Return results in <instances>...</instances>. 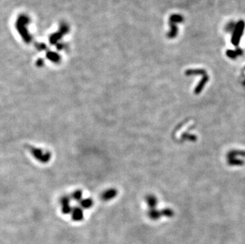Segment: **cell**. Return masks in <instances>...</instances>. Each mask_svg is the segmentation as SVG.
Listing matches in <instances>:
<instances>
[{
  "instance_id": "cell-2",
  "label": "cell",
  "mask_w": 245,
  "mask_h": 244,
  "mask_svg": "<svg viewBox=\"0 0 245 244\" xmlns=\"http://www.w3.org/2000/svg\"><path fill=\"white\" fill-rule=\"evenodd\" d=\"M243 29H244V22L243 21H241L237 25V29H236V33H235L233 38V43L236 45H237L238 43H239V40L241 36H242Z\"/></svg>"
},
{
  "instance_id": "cell-3",
  "label": "cell",
  "mask_w": 245,
  "mask_h": 244,
  "mask_svg": "<svg viewBox=\"0 0 245 244\" xmlns=\"http://www.w3.org/2000/svg\"><path fill=\"white\" fill-rule=\"evenodd\" d=\"M83 217V210H82L80 208H75L73 209L72 211V219L74 220H76V221H79V220H81Z\"/></svg>"
},
{
  "instance_id": "cell-4",
  "label": "cell",
  "mask_w": 245,
  "mask_h": 244,
  "mask_svg": "<svg viewBox=\"0 0 245 244\" xmlns=\"http://www.w3.org/2000/svg\"><path fill=\"white\" fill-rule=\"evenodd\" d=\"M79 203H80V205H81L82 207L84 208V209H89L93 205V201H92L91 199L90 198H86L83 199V200H81V201H79Z\"/></svg>"
},
{
  "instance_id": "cell-5",
  "label": "cell",
  "mask_w": 245,
  "mask_h": 244,
  "mask_svg": "<svg viewBox=\"0 0 245 244\" xmlns=\"http://www.w3.org/2000/svg\"><path fill=\"white\" fill-rule=\"evenodd\" d=\"M115 195H116V191L114 190H110L102 194V198H103V200H110V199L113 198Z\"/></svg>"
},
{
  "instance_id": "cell-8",
  "label": "cell",
  "mask_w": 245,
  "mask_h": 244,
  "mask_svg": "<svg viewBox=\"0 0 245 244\" xmlns=\"http://www.w3.org/2000/svg\"><path fill=\"white\" fill-rule=\"evenodd\" d=\"M171 20L172 22H180L182 20H183V18H182L179 15H173L171 18Z\"/></svg>"
},
{
  "instance_id": "cell-7",
  "label": "cell",
  "mask_w": 245,
  "mask_h": 244,
  "mask_svg": "<svg viewBox=\"0 0 245 244\" xmlns=\"http://www.w3.org/2000/svg\"><path fill=\"white\" fill-rule=\"evenodd\" d=\"M71 212V208L70 206V204L69 205H62V213H65V214H68Z\"/></svg>"
},
{
  "instance_id": "cell-1",
  "label": "cell",
  "mask_w": 245,
  "mask_h": 244,
  "mask_svg": "<svg viewBox=\"0 0 245 244\" xmlns=\"http://www.w3.org/2000/svg\"><path fill=\"white\" fill-rule=\"evenodd\" d=\"M29 150L31 151V154L33 157L35 158L36 159L39 160L41 163H47L48 162H49L50 159H51V153L50 152H43V151L39 148H36V147H30Z\"/></svg>"
},
{
  "instance_id": "cell-6",
  "label": "cell",
  "mask_w": 245,
  "mask_h": 244,
  "mask_svg": "<svg viewBox=\"0 0 245 244\" xmlns=\"http://www.w3.org/2000/svg\"><path fill=\"white\" fill-rule=\"evenodd\" d=\"M82 196H83V192L81 190H76L72 193V198L75 201H80L82 200Z\"/></svg>"
},
{
  "instance_id": "cell-9",
  "label": "cell",
  "mask_w": 245,
  "mask_h": 244,
  "mask_svg": "<svg viewBox=\"0 0 245 244\" xmlns=\"http://www.w3.org/2000/svg\"><path fill=\"white\" fill-rule=\"evenodd\" d=\"M60 204H61V205H69L70 204V198L68 196H63L62 198L60 199Z\"/></svg>"
}]
</instances>
